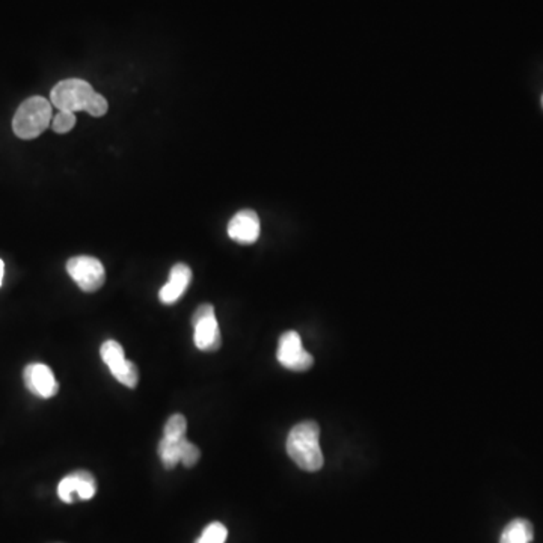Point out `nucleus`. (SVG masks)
Here are the masks:
<instances>
[{
  "label": "nucleus",
  "instance_id": "obj_1",
  "mask_svg": "<svg viewBox=\"0 0 543 543\" xmlns=\"http://www.w3.org/2000/svg\"><path fill=\"white\" fill-rule=\"evenodd\" d=\"M287 453L303 471H319L323 467L321 449V428L316 421H302L290 430Z\"/></svg>",
  "mask_w": 543,
  "mask_h": 543
},
{
  "label": "nucleus",
  "instance_id": "obj_2",
  "mask_svg": "<svg viewBox=\"0 0 543 543\" xmlns=\"http://www.w3.org/2000/svg\"><path fill=\"white\" fill-rule=\"evenodd\" d=\"M54 104L47 98L34 95L18 106L13 120L15 136L31 141L40 136L52 123Z\"/></svg>",
  "mask_w": 543,
  "mask_h": 543
},
{
  "label": "nucleus",
  "instance_id": "obj_3",
  "mask_svg": "<svg viewBox=\"0 0 543 543\" xmlns=\"http://www.w3.org/2000/svg\"><path fill=\"white\" fill-rule=\"evenodd\" d=\"M94 94L95 91L88 82L82 79H67L54 85L50 94V103L54 107H58V111L73 112V114L79 111L86 112Z\"/></svg>",
  "mask_w": 543,
  "mask_h": 543
},
{
  "label": "nucleus",
  "instance_id": "obj_4",
  "mask_svg": "<svg viewBox=\"0 0 543 543\" xmlns=\"http://www.w3.org/2000/svg\"><path fill=\"white\" fill-rule=\"evenodd\" d=\"M67 272L79 285V289L86 293H94L102 289L106 281V272L102 262L91 255H77L68 260Z\"/></svg>",
  "mask_w": 543,
  "mask_h": 543
},
{
  "label": "nucleus",
  "instance_id": "obj_5",
  "mask_svg": "<svg viewBox=\"0 0 543 543\" xmlns=\"http://www.w3.org/2000/svg\"><path fill=\"white\" fill-rule=\"evenodd\" d=\"M100 355L104 364L118 382L127 388H136L139 380L138 367L125 360L124 349L115 340H107L100 349Z\"/></svg>",
  "mask_w": 543,
  "mask_h": 543
},
{
  "label": "nucleus",
  "instance_id": "obj_6",
  "mask_svg": "<svg viewBox=\"0 0 543 543\" xmlns=\"http://www.w3.org/2000/svg\"><path fill=\"white\" fill-rule=\"evenodd\" d=\"M276 358L282 367L293 371H307L314 364V358L303 349L302 340L294 331L281 335Z\"/></svg>",
  "mask_w": 543,
  "mask_h": 543
},
{
  "label": "nucleus",
  "instance_id": "obj_7",
  "mask_svg": "<svg viewBox=\"0 0 543 543\" xmlns=\"http://www.w3.org/2000/svg\"><path fill=\"white\" fill-rule=\"evenodd\" d=\"M95 492H97V481L95 477L86 469L72 472L70 476L64 477L58 485L59 499L67 504L74 503L76 497L84 501L91 499Z\"/></svg>",
  "mask_w": 543,
  "mask_h": 543
},
{
  "label": "nucleus",
  "instance_id": "obj_8",
  "mask_svg": "<svg viewBox=\"0 0 543 543\" xmlns=\"http://www.w3.org/2000/svg\"><path fill=\"white\" fill-rule=\"evenodd\" d=\"M25 385L34 396L40 399H50L59 391V383L50 367L41 362H32L27 365L23 373Z\"/></svg>",
  "mask_w": 543,
  "mask_h": 543
},
{
  "label": "nucleus",
  "instance_id": "obj_9",
  "mask_svg": "<svg viewBox=\"0 0 543 543\" xmlns=\"http://www.w3.org/2000/svg\"><path fill=\"white\" fill-rule=\"evenodd\" d=\"M260 230L259 214L254 210H242L228 223V236L241 245L255 243L260 237Z\"/></svg>",
  "mask_w": 543,
  "mask_h": 543
},
{
  "label": "nucleus",
  "instance_id": "obj_10",
  "mask_svg": "<svg viewBox=\"0 0 543 543\" xmlns=\"http://www.w3.org/2000/svg\"><path fill=\"white\" fill-rule=\"evenodd\" d=\"M192 282V269L184 263H177L171 269L170 281L161 289L162 303L173 305L182 298Z\"/></svg>",
  "mask_w": 543,
  "mask_h": 543
},
{
  "label": "nucleus",
  "instance_id": "obj_11",
  "mask_svg": "<svg viewBox=\"0 0 543 543\" xmlns=\"http://www.w3.org/2000/svg\"><path fill=\"white\" fill-rule=\"evenodd\" d=\"M193 330H195L193 341H195L196 348L204 352L219 350L222 344V339H221V331H219L218 321L214 314L193 323Z\"/></svg>",
  "mask_w": 543,
  "mask_h": 543
},
{
  "label": "nucleus",
  "instance_id": "obj_12",
  "mask_svg": "<svg viewBox=\"0 0 543 543\" xmlns=\"http://www.w3.org/2000/svg\"><path fill=\"white\" fill-rule=\"evenodd\" d=\"M535 539V530L530 521L518 518L508 522L504 528L499 543H531Z\"/></svg>",
  "mask_w": 543,
  "mask_h": 543
},
{
  "label": "nucleus",
  "instance_id": "obj_13",
  "mask_svg": "<svg viewBox=\"0 0 543 543\" xmlns=\"http://www.w3.org/2000/svg\"><path fill=\"white\" fill-rule=\"evenodd\" d=\"M184 439V438H183ZM174 441V439H168V438H162L159 442V456H161L162 463L166 469H173L182 462V441Z\"/></svg>",
  "mask_w": 543,
  "mask_h": 543
},
{
  "label": "nucleus",
  "instance_id": "obj_14",
  "mask_svg": "<svg viewBox=\"0 0 543 543\" xmlns=\"http://www.w3.org/2000/svg\"><path fill=\"white\" fill-rule=\"evenodd\" d=\"M187 421L184 415L175 414L166 421L165 429H163V437L168 439H174L179 441L183 438H186Z\"/></svg>",
  "mask_w": 543,
  "mask_h": 543
},
{
  "label": "nucleus",
  "instance_id": "obj_15",
  "mask_svg": "<svg viewBox=\"0 0 543 543\" xmlns=\"http://www.w3.org/2000/svg\"><path fill=\"white\" fill-rule=\"evenodd\" d=\"M228 538V530L221 522H212L201 535L200 539L195 543H225Z\"/></svg>",
  "mask_w": 543,
  "mask_h": 543
},
{
  "label": "nucleus",
  "instance_id": "obj_16",
  "mask_svg": "<svg viewBox=\"0 0 543 543\" xmlns=\"http://www.w3.org/2000/svg\"><path fill=\"white\" fill-rule=\"evenodd\" d=\"M74 125H76V115L73 112L59 111L58 115L52 120V129L54 133H68L74 129Z\"/></svg>",
  "mask_w": 543,
  "mask_h": 543
},
{
  "label": "nucleus",
  "instance_id": "obj_17",
  "mask_svg": "<svg viewBox=\"0 0 543 543\" xmlns=\"http://www.w3.org/2000/svg\"><path fill=\"white\" fill-rule=\"evenodd\" d=\"M201 451L195 444L187 441L186 438L182 441V463L184 467L191 468L200 460Z\"/></svg>",
  "mask_w": 543,
  "mask_h": 543
},
{
  "label": "nucleus",
  "instance_id": "obj_18",
  "mask_svg": "<svg viewBox=\"0 0 543 543\" xmlns=\"http://www.w3.org/2000/svg\"><path fill=\"white\" fill-rule=\"evenodd\" d=\"M107 111H109V103H107L106 98L103 97L102 94H94L90 106L86 109V114L100 118V116L106 115Z\"/></svg>",
  "mask_w": 543,
  "mask_h": 543
},
{
  "label": "nucleus",
  "instance_id": "obj_19",
  "mask_svg": "<svg viewBox=\"0 0 543 543\" xmlns=\"http://www.w3.org/2000/svg\"><path fill=\"white\" fill-rule=\"evenodd\" d=\"M214 314V308L212 303H202L200 307L196 308V311L193 312V316H192V325L196 323V321H202L205 317L212 316Z\"/></svg>",
  "mask_w": 543,
  "mask_h": 543
},
{
  "label": "nucleus",
  "instance_id": "obj_20",
  "mask_svg": "<svg viewBox=\"0 0 543 543\" xmlns=\"http://www.w3.org/2000/svg\"><path fill=\"white\" fill-rule=\"evenodd\" d=\"M4 273H5V264L2 260H0V287H2V282H4Z\"/></svg>",
  "mask_w": 543,
  "mask_h": 543
},
{
  "label": "nucleus",
  "instance_id": "obj_21",
  "mask_svg": "<svg viewBox=\"0 0 543 543\" xmlns=\"http://www.w3.org/2000/svg\"><path fill=\"white\" fill-rule=\"evenodd\" d=\"M542 106H543V95H542Z\"/></svg>",
  "mask_w": 543,
  "mask_h": 543
}]
</instances>
